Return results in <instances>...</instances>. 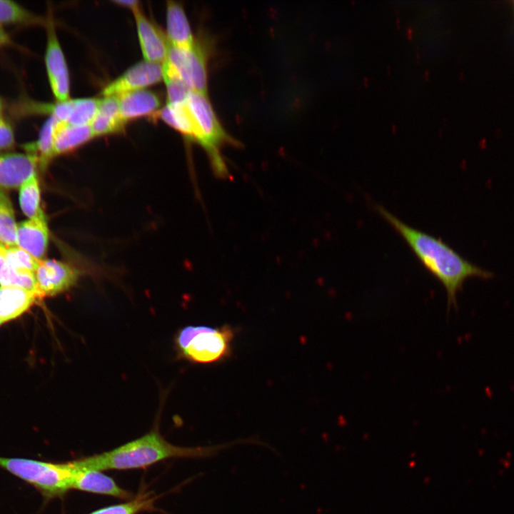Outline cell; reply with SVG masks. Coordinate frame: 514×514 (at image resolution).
Instances as JSON below:
<instances>
[{
  "instance_id": "6da1fadb",
  "label": "cell",
  "mask_w": 514,
  "mask_h": 514,
  "mask_svg": "<svg viewBox=\"0 0 514 514\" xmlns=\"http://www.w3.org/2000/svg\"><path fill=\"white\" fill-rule=\"evenodd\" d=\"M375 211L402 237L423 267L444 287L448 308L457 307V296L470 278L489 280L494 274L465 259L440 238L416 229L383 206Z\"/></svg>"
},
{
  "instance_id": "7a4b0ae2",
  "label": "cell",
  "mask_w": 514,
  "mask_h": 514,
  "mask_svg": "<svg viewBox=\"0 0 514 514\" xmlns=\"http://www.w3.org/2000/svg\"><path fill=\"white\" fill-rule=\"evenodd\" d=\"M240 444H259L256 438L234 440L211 445L181 447L166 440L156 430L111 450L71 461L74 468L94 470L143 468L172 458H209Z\"/></svg>"
},
{
  "instance_id": "3957f363",
  "label": "cell",
  "mask_w": 514,
  "mask_h": 514,
  "mask_svg": "<svg viewBox=\"0 0 514 514\" xmlns=\"http://www.w3.org/2000/svg\"><path fill=\"white\" fill-rule=\"evenodd\" d=\"M236 331L229 325L218 327L188 326L176 337L178 354L194 363L212 364L231 354Z\"/></svg>"
},
{
  "instance_id": "277c9868",
  "label": "cell",
  "mask_w": 514,
  "mask_h": 514,
  "mask_svg": "<svg viewBox=\"0 0 514 514\" xmlns=\"http://www.w3.org/2000/svg\"><path fill=\"white\" fill-rule=\"evenodd\" d=\"M0 467L35 487L48 499L62 497L71 490L74 468L71 462L49 463L0 457Z\"/></svg>"
},
{
  "instance_id": "5b68a950",
  "label": "cell",
  "mask_w": 514,
  "mask_h": 514,
  "mask_svg": "<svg viewBox=\"0 0 514 514\" xmlns=\"http://www.w3.org/2000/svg\"><path fill=\"white\" fill-rule=\"evenodd\" d=\"M186 104L196 129V142L206 152L217 175L223 176L227 169L221 148L226 144H235V140L223 127L208 95L191 91Z\"/></svg>"
},
{
  "instance_id": "8992f818",
  "label": "cell",
  "mask_w": 514,
  "mask_h": 514,
  "mask_svg": "<svg viewBox=\"0 0 514 514\" xmlns=\"http://www.w3.org/2000/svg\"><path fill=\"white\" fill-rule=\"evenodd\" d=\"M208 56L206 46L198 41L191 50L170 45L166 61L192 91L208 95Z\"/></svg>"
},
{
  "instance_id": "52a82bcc",
  "label": "cell",
  "mask_w": 514,
  "mask_h": 514,
  "mask_svg": "<svg viewBox=\"0 0 514 514\" xmlns=\"http://www.w3.org/2000/svg\"><path fill=\"white\" fill-rule=\"evenodd\" d=\"M46 46L45 65L51 91L56 101L69 99L70 78L65 56L61 47L53 19L46 21Z\"/></svg>"
},
{
  "instance_id": "ba28073f",
  "label": "cell",
  "mask_w": 514,
  "mask_h": 514,
  "mask_svg": "<svg viewBox=\"0 0 514 514\" xmlns=\"http://www.w3.org/2000/svg\"><path fill=\"white\" fill-rule=\"evenodd\" d=\"M80 271L69 265L54 259H42L34 272L36 286L41 296H54L74 286Z\"/></svg>"
},
{
  "instance_id": "9c48e42d",
  "label": "cell",
  "mask_w": 514,
  "mask_h": 514,
  "mask_svg": "<svg viewBox=\"0 0 514 514\" xmlns=\"http://www.w3.org/2000/svg\"><path fill=\"white\" fill-rule=\"evenodd\" d=\"M163 80L162 64L141 61L109 83L102 91L104 97L119 96L126 93L145 89Z\"/></svg>"
},
{
  "instance_id": "30bf717a",
  "label": "cell",
  "mask_w": 514,
  "mask_h": 514,
  "mask_svg": "<svg viewBox=\"0 0 514 514\" xmlns=\"http://www.w3.org/2000/svg\"><path fill=\"white\" fill-rule=\"evenodd\" d=\"M132 11L144 60L163 64L170 46L166 35L145 16L140 6Z\"/></svg>"
},
{
  "instance_id": "8fae6325",
  "label": "cell",
  "mask_w": 514,
  "mask_h": 514,
  "mask_svg": "<svg viewBox=\"0 0 514 514\" xmlns=\"http://www.w3.org/2000/svg\"><path fill=\"white\" fill-rule=\"evenodd\" d=\"M39 166L35 153L0 154V190L14 189L36 173Z\"/></svg>"
},
{
  "instance_id": "7c38bea8",
  "label": "cell",
  "mask_w": 514,
  "mask_h": 514,
  "mask_svg": "<svg viewBox=\"0 0 514 514\" xmlns=\"http://www.w3.org/2000/svg\"><path fill=\"white\" fill-rule=\"evenodd\" d=\"M49 228L43 211L17 225L16 246L42 260L49 243Z\"/></svg>"
},
{
  "instance_id": "4fadbf2b",
  "label": "cell",
  "mask_w": 514,
  "mask_h": 514,
  "mask_svg": "<svg viewBox=\"0 0 514 514\" xmlns=\"http://www.w3.org/2000/svg\"><path fill=\"white\" fill-rule=\"evenodd\" d=\"M74 468L71 490L111 495L124 500L133 498L131 493L120 488L113 478L99 470Z\"/></svg>"
},
{
  "instance_id": "5bb4252c",
  "label": "cell",
  "mask_w": 514,
  "mask_h": 514,
  "mask_svg": "<svg viewBox=\"0 0 514 514\" xmlns=\"http://www.w3.org/2000/svg\"><path fill=\"white\" fill-rule=\"evenodd\" d=\"M166 37L171 46L183 50H191L196 42L183 6L174 1H166Z\"/></svg>"
},
{
  "instance_id": "9a60e30c",
  "label": "cell",
  "mask_w": 514,
  "mask_h": 514,
  "mask_svg": "<svg viewBox=\"0 0 514 514\" xmlns=\"http://www.w3.org/2000/svg\"><path fill=\"white\" fill-rule=\"evenodd\" d=\"M42 298L37 291L0 286V322L3 325L19 318Z\"/></svg>"
},
{
  "instance_id": "2e32d148",
  "label": "cell",
  "mask_w": 514,
  "mask_h": 514,
  "mask_svg": "<svg viewBox=\"0 0 514 514\" xmlns=\"http://www.w3.org/2000/svg\"><path fill=\"white\" fill-rule=\"evenodd\" d=\"M120 114L127 121L158 112L161 106L158 96L153 92L142 89L118 96Z\"/></svg>"
},
{
  "instance_id": "e0dca14e",
  "label": "cell",
  "mask_w": 514,
  "mask_h": 514,
  "mask_svg": "<svg viewBox=\"0 0 514 514\" xmlns=\"http://www.w3.org/2000/svg\"><path fill=\"white\" fill-rule=\"evenodd\" d=\"M125 123L121 119L118 96H105L101 99L97 114L90 126L94 136L119 131Z\"/></svg>"
},
{
  "instance_id": "ac0fdd59",
  "label": "cell",
  "mask_w": 514,
  "mask_h": 514,
  "mask_svg": "<svg viewBox=\"0 0 514 514\" xmlns=\"http://www.w3.org/2000/svg\"><path fill=\"white\" fill-rule=\"evenodd\" d=\"M94 137L90 126H74L58 121L54 131V156L69 152Z\"/></svg>"
},
{
  "instance_id": "d6986e66",
  "label": "cell",
  "mask_w": 514,
  "mask_h": 514,
  "mask_svg": "<svg viewBox=\"0 0 514 514\" xmlns=\"http://www.w3.org/2000/svg\"><path fill=\"white\" fill-rule=\"evenodd\" d=\"M157 113L166 124L196 142V130L186 101L181 104H166Z\"/></svg>"
},
{
  "instance_id": "ffe728a7",
  "label": "cell",
  "mask_w": 514,
  "mask_h": 514,
  "mask_svg": "<svg viewBox=\"0 0 514 514\" xmlns=\"http://www.w3.org/2000/svg\"><path fill=\"white\" fill-rule=\"evenodd\" d=\"M57 122L58 120L55 117L50 116L41 126L36 141L26 145L27 152L37 154L39 166L42 169H45L54 157V131Z\"/></svg>"
},
{
  "instance_id": "44dd1931",
  "label": "cell",
  "mask_w": 514,
  "mask_h": 514,
  "mask_svg": "<svg viewBox=\"0 0 514 514\" xmlns=\"http://www.w3.org/2000/svg\"><path fill=\"white\" fill-rule=\"evenodd\" d=\"M6 247L0 243V286L18 287L38 291L34 273L15 270L8 264Z\"/></svg>"
},
{
  "instance_id": "7402d4cb",
  "label": "cell",
  "mask_w": 514,
  "mask_h": 514,
  "mask_svg": "<svg viewBox=\"0 0 514 514\" xmlns=\"http://www.w3.org/2000/svg\"><path fill=\"white\" fill-rule=\"evenodd\" d=\"M17 225L14 211L9 196L0 190V243L6 246H16Z\"/></svg>"
},
{
  "instance_id": "603a6c76",
  "label": "cell",
  "mask_w": 514,
  "mask_h": 514,
  "mask_svg": "<svg viewBox=\"0 0 514 514\" xmlns=\"http://www.w3.org/2000/svg\"><path fill=\"white\" fill-rule=\"evenodd\" d=\"M162 66L163 80L166 84L167 94V104H176L185 102L192 91L168 61L166 60Z\"/></svg>"
},
{
  "instance_id": "cb8c5ba5",
  "label": "cell",
  "mask_w": 514,
  "mask_h": 514,
  "mask_svg": "<svg viewBox=\"0 0 514 514\" xmlns=\"http://www.w3.org/2000/svg\"><path fill=\"white\" fill-rule=\"evenodd\" d=\"M43 20L19 4L0 0V26L2 24L30 25L41 24Z\"/></svg>"
},
{
  "instance_id": "d4e9b609",
  "label": "cell",
  "mask_w": 514,
  "mask_h": 514,
  "mask_svg": "<svg viewBox=\"0 0 514 514\" xmlns=\"http://www.w3.org/2000/svg\"><path fill=\"white\" fill-rule=\"evenodd\" d=\"M40 201V187L36 173L19 188V203L22 212L29 218L36 216L42 211Z\"/></svg>"
},
{
  "instance_id": "484cf974",
  "label": "cell",
  "mask_w": 514,
  "mask_h": 514,
  "mask_svg": "<svg viewBox=\"0 0 514 514\" xmlns=\"http://www.w3.org/2000/svg\"><path fill=\"white\" fill-rule=\"evenodd\" d=\"M154 502L155 497L151 493L141 492L129 502L103 508L89 514H137L155 510Z\"/></svg>"
},
{
  "instance_id": "4316f807",
  "label": "cell",
  "mask_w": 514,
  "mask_h": 514,
  "mask_svg": "<svg viewBox=\"0 0 514 514\" xmlns=\"http://www.w3.org/2000/svg\"><path fill=\"white\" fill-rule=\"evenodd\" d=\"M101 99L97 98L74 99V109L68 124L74 126H90L97 114Z\"/></svg>"
},
{
  "instance_id": "83f0119b",
  "label": "cell",
  "mask_w": 514,
  "mask_h": 514,
  "mask_svg": "<svg viewBox=\"0 0 514 514\" xmlns=\"http://www.w3.org/2000/svg\"><path fill=\"white\" fill-rule=\"evenodd\" d=\"M6 261L15 270L34 273L41 260L18 246H12L6 247Z\"/></svg>"
},
{
  "instance_id": "f1b7e54d",
  "label": "cell",
  "mask_w": 514,
  "mask_h": 514,
  "mask_svg": "<svg viewBox=\"0 0 514 514\" xmlns=\"http://www.w3.org/2000/svg\"><path fill=\"white\" fill-rule=\"evenodd\" d=\"M14 144L15 138L12 126L0 116V151L10 149Z\"/></svg>"
},
{
  "instance_id": "f546056e",
  "label": "cell",
  "mask_w": 514,
  "mask_h": 514,
  "mask_svg": "<svg viewBox=\"0 0 514 514\" xmlns=\"http://www.w3.org/2000/svg\"><path fill=\"white\" fill-rule=\"evenodd\" d=\"M114 3L119 6L128 8L131 10L140 6L139 1L136 0H117L114 1Z\"/></svg>"
},
{
  "instance_id": "4dcf8cb0",
  "label": "cell",
  "mask_w": 514,
  "mask_h": 514,
  "mask_svg": "<svg viewBox=\"0 0 514 514\" xmlns=\"http://www.w3.org/2000/svg\"><path fill=\"white\" fill-rule=\"evenodd\" d=\"M12 41L8 34L0 26V47L11 44Z\"/></svg>"
},
{
  "instance_id": "1f68e13d",
  "label": "cell",
  "mask_w": 514,
  "mask_h": 514,
  "mask_svg": "<svg viewBox=\"0 0 514 514\" xmlns=\"http://www.w3.org/2000/svg\"><path fill=\"white\" fill-rule=\"evenodd\" d=\"M3 109H4V104H3L2 99L0 98V116L2 113Z\"/></svg>"
},
{
  "instance_id": "d6a6232c",
  "label": "cell",
  "mask_w": 514,
  "mask_h": 514,
  "mask_svg": "<svg viewBox=\"0 0 514 514\" xmlns=\"http://www.w3.org/2000/svg\"><path fill=\"white\" fill-rule=\"evenodd\" d=\"M512 6H513V9H514V1H512Z\"/></svg>"
},
{
  "instance_id": "836d02e7",
  "label": "cell",
  "mask_w": 514,
  "mask_h": 514,
  "mask_svg": "<svg viewBox=\"0 0 514 514\" xmlns=\"http://www.w3.org/2000/svg\"><path fill=\"white\" fill-rule=\"evenodd\" d=\"M2 325V323L0 322V326Z\"/></svg>"
}]
</instances>
